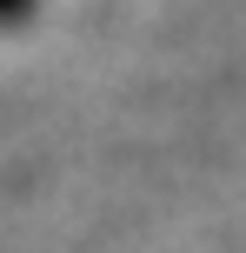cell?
Wrapping results in <instances>:
<instances>
[{
    "label": "cell",
    "instance_id": "cell-1",
    "mask_svg": "<svg viewBox=\"0 0 246 253\" xmlns=\"http://www.w3.org/2000/svg\"><path fill=\"white\" fill-rule=\"evenodd\" d=\"M40 0H0V27H27Z\"/></svg>",
    "mask_w": 246,
    "mask_h": 253
}]
</instances>
